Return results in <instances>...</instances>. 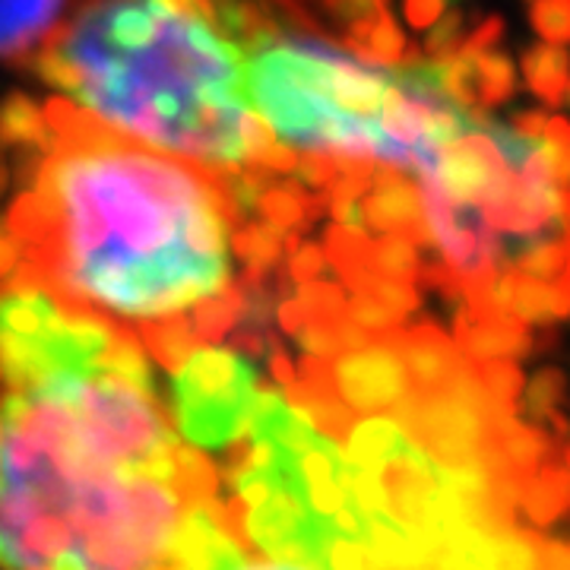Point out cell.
<instances>
[{"mask_svg": "<svg viewBox=\"0 0 570 570\" xmlns=\"http://www.w3.org/2000/svg\"><path fill=\"white\" fill-rule=\"evenodd\" d=\"M0 570H159L178 441L137 348L45 292L0 298Z\"/></svg>", "mask_w": 570, "mask_h": 570, "instance_id": "cell-1", "label": "cell"}, {"mask_svg": "<svg viewBox=\"0 0 570 570\" xmlns=\"http://www.w3.org/2000/svg\"><path fill=\"white\" fill-rule=\"evenodd\" d=\"M61 283L118 317L156 321L219 295L228 223L197 168L121 137H70L41 171Z\"/></svg>", "mask_w": 570, "mask_h": 570, "instance_id": "cell-2", "label": "cell"}, {"mask_svg": "<svg viewBox=\"0 0 570 570\" xmlns=\"http://www.w3.org/2000/svg\"><path fill=\"white\" fill-rule=\"evenodd\" d=\"M36 73L121 140L171 159L238 165L273 140L247 108L245 55L163 0H92L45 36Z\"/></svg>", "mask_w": 570, "mask_h": 570, "instance_id": "cell-3", "label": "cell"}, {"mask_svg": "<svg viewBox=\"0 0 570 570\" xmlns=\"http://www.w3.org/2000/svg\"><path fill=\"white\" fill-rule=\"evenodd\" d=\"M390 89L393 70L371 67L314 36L283 32L245 58L247 108L273 140L358 165L381 163L377 121Z\"/></svg>", "mask_w": 570, "mask_h": 570, "instance_id": "cell-4", "label": "cell"}, {"mask_svg": "<svg viewBox=\"0 0 570 570\" xmlns=\"http://www.w3.org/2000/svg\"><path fill=\"white\" fill-rule=\"evenodd\" d=\"M254 460L242 489L250 501V532L261 549L330 570V551L362 530L343 485V460L305 415L264 393L250 419Z\"/></svg>", "mask_w": 570, "mask_h": 570, "instance_id": "cell-5", "label": "cell"}, {"mask_svg": "<svg viewBox=\"0 0 570 570\" xmlns=\"http://www.w3.org/2000/svg\"><path fill=\"white\" fill-rule=\"evenodd\" d=\"M171 406L178 428L194 448H228L250 425L261 403L257 374L242 355L204 348L175 374Z\"/></svg>", "mask_w": 570, "mask_h": 570, "instance_id": "cell-6", "label": "cell"}, {"mask_svg": "<svg viewBox=\"0 0 570 570\" xmlns=\"http://www.w3.org/2000/svg\"><path fill=\"white\" fill-rule=\"evenodd\" d=\"M184 549L181 568L178 570H317L292 558H273V561H250L232 542H225L219 532L213 530L209 517L197 513L181 532Z\"/></svg>", "mask_w": 570, "mask_h": 570, "instance_id": "cell-7", "label": "cell"}, {"mask_svg": "<svg viewBox=\"0 0 570 570\" xmlns=\"http://www.w3.org/2000/svg\"><path fill=\"white\" fill-rule=\"evenodd\" d=\"M63 0H0V58H22L58 26Z\"/></svg>", "mask_w": 570, "mask_h": 570, "instance_id": "cell-8", "label": "cell"}, {"mask_svg": "<svg viewBox=\"0 0 570 570\" xmlns=\"http://www.w3.org/2000/svg\"><path fill=\"white\" fill-rule=\"evenodd\" d=\"M520 510L535 530H546L551 523H558L564 513H570V475L568 469L561 466L558 453L532 475V482L523 491Z\"/></svg>", "mask_w": 570, "mask_h": 570, "instance_id": "cell-9", "label": "cell"}, {"mask_svg": "<svg viewBox=\"0 0 570 570\" xmlns=\"http://www.w3.org/2000/svg\"><path fill=\"white\" fill-rule=\"evenodd\" d=\"M520 70L523 80L530 86L535 99L549 105V108H561L564 96L570 89V51L568 48H554V45H530L520 55Z\"/></svg>", "mask_w": 570, "mask_h": 570, "instance_id": "cell-10", "label": "cell"}, {"mask_svg": "<svg viewBox=\"0 0 570 570\" xmlns=\"http://www.w3.org/2000/svg\"><path fill=\"white\" fill-rule=\"evenodd\" d=\"M466 348L479 358V362H517L527 358L532 352V330L520 324L517 317H504V321H482V326H469L463 333Z\"/></svg>", "mask_w": 570, "mask_h": 570, "instance_id": "cell-11", "label": "cell"}, {"mask_svg": "<svg viewBox=\"0 0 570 570\" xmlns=\"http://www.w3.org/2000/svg\"><path fill=\"white\" fill-rule=\"evenodd\" d=\"M472 80L479 111L498 108L517 92V67L504 51H472Z\"/></svg>", "mask_w": 570, "mask_h": 570, "instance_id": "cell-12", "label": "cell"}, {"mask_svg": "<svg viewBox=\"0 0 570 570\" xmlns=\"http://www.w3.org/2000/svg\"><path fill=\"white\" fill-rule=\"evenodd\" d=\"M568 374L561 367H539L523 390L520 419H530V425L542 428L551 412H561V403L568 400Z\"/></svg>", "mask_w": 570, "mask_h": 570, "instance_id": "cell-13", "label": "cell"}, {"mask_svg": "<svg viewBox=\"0 0 570 570\" xmlns=\"http://www.w3.org/2000/svg\"><path fill=\"white\" fill-rule=\"evenodd\" d=\"M513 269L527 279H535V283L554 285L558 279L568 276V247L561 242H539L532 238L530 245L520 250Z\"/></svg>", "mask_w": 570, "mask_h": 570, "instance_id": "cell-14", "label": "cell"}, {"mask_svg": "<svg viewBox=\"0 0 570 570\" xmlns=\"http://www.w3.org/2000/svg\"><path fill=\"white\" fill-rule=\"evenodd\" d=\"M482 387L489 393L491 406L504 415H517L520 419V403H523V390H527V374L517 362H491L482 371Z\"/></svg>", "mask_w": 570, "mask_h": 570, "instance_id": "cell-15", "label": "cell"}, {"mask_svg": "<svg viewBox=\"0 0 570 570\" xmlns=\"http://www.w3.org/2000/svg\"><path fill=\"white\" fill-rule=\"evenodd\" d=\"M510 314L527 326H549L558 324V314H554V292L551 285L535 283V279H527L520 276L517 279V288H513V305H510Z\"/></svg>", "mask_w": 570, "mask_h": 570, "instance_id": "cell-16", "label": "cell"}, {"mask_svg": "<svg viewBox=\"0 0 570 570\" xmlns=\"http://www.w3.org/2000/svg\"><path fill=\"white\" fill-rule=\"evenodd\" d=\"M530 26L542 45L570 48V0H532Z\"/></svg>", "mask_w": 570, "mask_h": 570, "instance_id": "cell-17", "label": "cell"}, {"mask_svg": "<svg viewBox=\"0 0 570 570\" xmlns=\"http://www.w3.org/2000/svg\"><path fill=\"white\" fill-rule=\"evenodd\" d=\"M326 13H333L343 26L374 22L390 13V0H326Z\"/></svg>", "mask_w": 570, "mask_h": 570, "instance_id": "cell-18", "label": "cell"}, {"mask_svg": "<svg viewBox=\"0 0 570 570\" xmlns=\"http://www.w3.org/2000/svg\"><path fill=\"white\" fill-rule=\"evenodd\" d=\"M546 127H549V111H546V108H527V111H517V115L510 118V130H513L523 142H532V146L542 142Z\"/></svg>", "mask_w": 570, "mask_h": 570, "instance_id": "cell-19", "label": "cell"}, {"mask_svg": "<svg viewBox=\"0 0 570 570\" xmlns=\"http://www.w3.org/2000/svg\"><path fill=\"white\" fill-rule=\"evenodd\" d=\"M450 0H403V13L412 29H431L448 13Z\"/></svg>", "mask_w": 570, "mask_h": 570, "instance_id": "cell-20", "label": "cell"}, {"mask_svg": "<svg viewBox=\"0 0 570 570\" xmlns=\"http://www.w3.org/2000/svg\"><path fill=\"white\" fill-rule=\"evenodd\" d=\"M501 39H504V20L501 17H489V20L479 22V29H472L463 39V48L466 51H494V45Z\"/></svg>", "mask_w": 570, "mask_h": 570, "instance_id": "cell-21", "label": "cell"}, {"mask_svg": "<svg viewBox=\"0 0 570 570\" xmlns=\"http://www.w3.org/2000/svg\"><path fill=\"white\" fill-rule=\"evenodd\" d=\"M542 142H549L551 149H558L561 156H570V121L568 118H561V115L549 118V127H546V137H542Z\"/></svg>", "mask_w": 570, "mask_h": 570, "instance_id": "cell-22", "label": "cell"}, {"mask_svg": "<svg viewBox=\"0 0 570 570\" xmlns=\"http://www.w3.org/2000/svg\"><path fill=\"white\" fill-rule=\"evenodd\" d=\"M171 10H178L184 17H197V20L209 22L216 29V13H213V3L209 0H163Z\"/></svg>", "mask_w": 570, "mask_h": 570, "instance_id": "cell-23", "label": "cell"}, {"mask_svg": "<svg viewBox=\"0 0 570 570\" xmlns=\"http://www.w3.org/2000/svg\"><path fill=\"white\" fill-rule=\"evenodd\" d=\"M542 570H570V542H542Z\"/></svg>", "mask_w": 570, "mask_h": 570, "instance_id": "cell-24", "label": "cell"}, {"mask_svg": "<svg viewBox=\"0 0 570 570\" xmlns=\"http://www.w3.org/2000/svg\"><path fill=\"white\" fill-rule=\"evenodd\" d=\"M564 105H568V108H570V89H568V96H564Z\"/></svg>", "mask_w": 570, "mask_h": 570, "instance_id": "cell-25", "label": "cell"}, {"mask_svg": "<svg viewBox=\"0 0 570 570\" xmlns=\"http://www.w3.org/2000/svg\"><path fill=\"white\" fill-rule=\"evenodd\" d=\"M530 3H532V0H530Z\"/></svg>", "mask_w": 570, "mask_h": 570, "instance_id": "cell-26", "label": "cell"}]
</instances>
